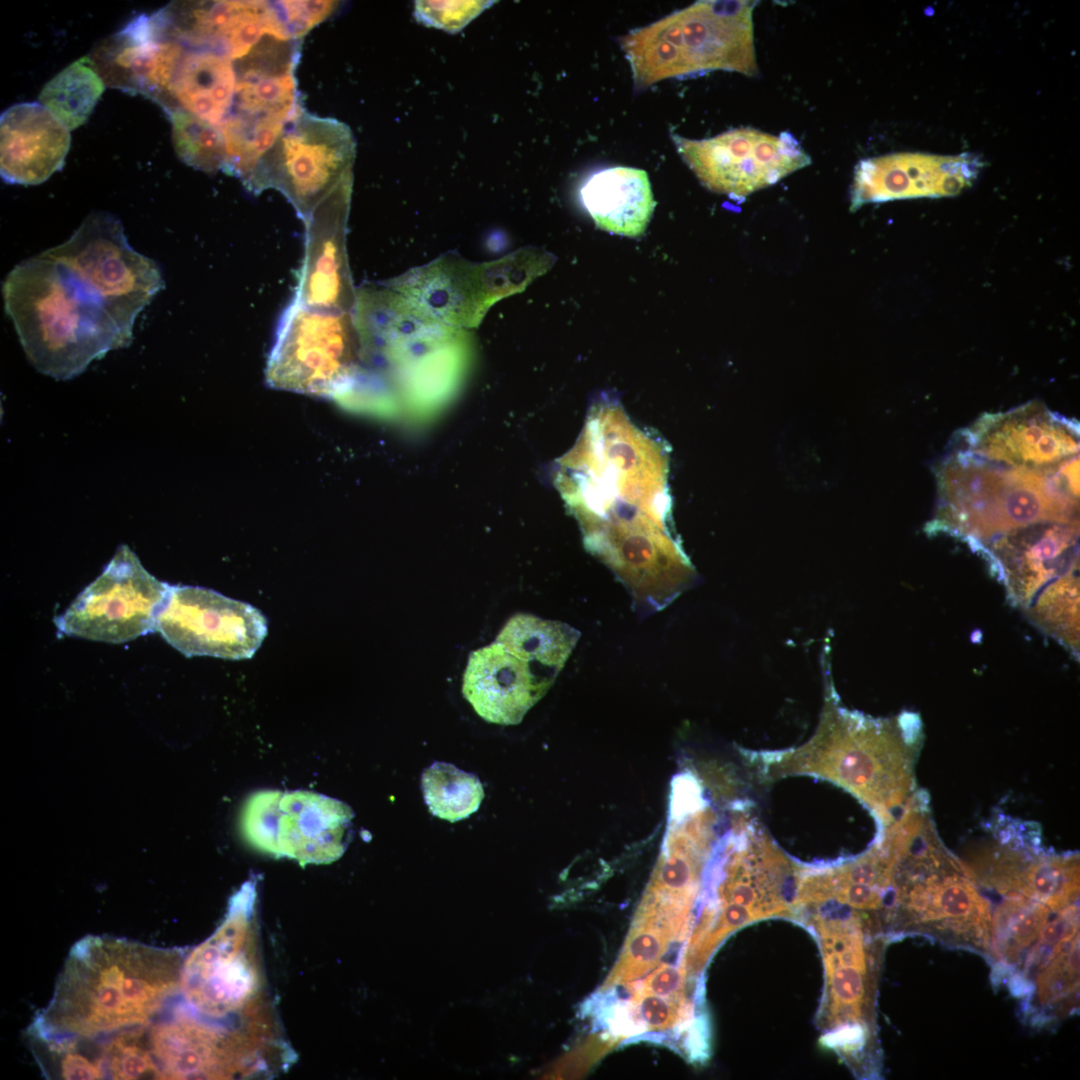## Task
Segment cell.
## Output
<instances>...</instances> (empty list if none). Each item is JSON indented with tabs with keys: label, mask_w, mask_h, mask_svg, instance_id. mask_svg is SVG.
Returning a JSON list of instances; mask_svg holds the SVG:
<instances>
[{
	"label": "cell",
	"mask_w": 1080,
	"mask_h": 1080,
	"mask_svg": "<svg viewBox=\"0 0 1080 1080\" xmlns=\"http://www.w3.org/2000/svg\"><path fill=\"white\" fill-rule=\"evenodd\" d=\"M163 288L158 264L130 246L120 220L93 212L67 241L16 265L2 292L28 360L67 380L127 347L138 314Z\"/></svg>",
	"instance_id": "6da1fadb"
},
{
	"label": "cell",
	"mask_w": 1080,
	"mask_h": 1080,
	"mask_svg": "<svg viewBox=\"0 0 1080 1080\" xmlns=\"http://www.w3.org/2000/svg\"><path fill=\"white\" fill-rule=\"evenodd\" d=\"M668 455L662 437L601 395L560 460L556 485L586 546L618 570L657 573L671 563Z\"/></svg>",
	"instance_id": "7a4b0ae2"
},
{
	"label": "cell",
	"mask_w": 1080,
	"mask_h": 1080,
	"mask_svg": "<svg viewBox=\"0 0 1080 1080\" xmlns=\"http://www.w3.org/2000/svg\"><path fill=\"white\" fill-rule=\"evenodd\" d=\"M184 953L111 936L70 950L31 1031L45 1045H78L146 1027L179 993Z\"/></svg>",
	"instance_id": "3957f363"
},
{
	"label": "cell",
	"mask_w": 1080,
	"mask_h": 1080,
	"mask_svg": "<svg viewBox=\"0 0 1080 1080\" xmlns=\"http://www.w3.org/2000/svg\"><path fill=\"white\" fill-rule=\"evenodd\" d=\"M937 506L927 529L961 536L976 549L1038 522H1077L1079 456L1038 471L1001 466L954 449L935 468Z\"/></svg>",
	"instance_id": "277c9868"
},
{
	"label": "cell",
	"mask_w": 1080,
	"mask_h": 1080,
	"mask_svg": "<svg viewBox=\"0 0 1080 1080\" xmlns=\"http://www.w3.org/2000/svg\"><path fill=\"white\" fill-rule=\"evenodd\" d=\"M353 315L368 377L392 405L458 385L471 351L465 329L427 316L387 285L357 290Z\"/></svg>",
	"instance_id": "5b68a950"
},
{
	"label": "cell",
	"mask_w": 1080,
	"mask_h": 1080,
	"mask_svg": "<svg viewBox=\"0 0 1080 1080\" xmlns=\"http://www.w3.org/2000/svg\"><path fill=\"white\" fill-rule=\"evenodd\" d=\"M709 861V900L685 960L694 973L736 929L797 909L801 871L745 818L718 838Z\"/></svg>",
	"instance_id": "8992f818"
},
{
	"label": "cell",
	"mask_w": 1080,
	"mask_h": 1080,
	"mask_svg": "<svg viewBox=\"0 0 1080 1080\" xmlns=\"http://www.w3.org/2000/svg\"><path fill=\"white\" fill-rule=\"evenodd\" d=\"M756 1H697L619 39L635 90L673 77L724 70L758 75Z\"/></svg>",
	"instance_id": "52a82bcc"
},
{
	"label": "cell",
	"mask_w": 1080,
	"mask_h": 1080,
	"mask_svg": "<svg viewBox=\"0 0 1080 1080\" xmlns=\"http://www.w3.org/2000/svg\"><path fill=\"white\" fill-rule=\"evenodd\" d=\"M896 726L859 722L845 731L821 734L807 745L781 754L770 775L809 774L828 779L859 798L889 824L912 795L921 723L907 715Z\"/></svg>",
	"instance_id": "ba28073f"
},
{
	"label": "cell",
	"mask_w": 1080,
	"mask_h": 1080,
	"mask_svg": "<svg viewBox=\"0 0 1080 1080\" xmlns=\"http://www.w3.org/2000/svg\"><path fill=\"white\" fill-rule=\"evenodd\" d=\"M361 374V342L353 311L319 310L293 299L280 318L267 360V385L345 407Z\"/></svg>",
	"instance_id": "9c48e42d"
},
{
	"label": "cell",
	"mask_w": 1080,
	"mask_h": 1080,
	"mask_svg": "<svg viewBox=\"0 0 1080 1080\" xmlns=\"http://www.w3.org/2000/svg\"><path fill=\"white\" fill-rule=\"evenodd\" d=\"M715 811L698 778L688 771L671 783L661 853L633 924L677 936L688 921L718 840Z\"/></svg>",
	"instance_id": "30bf717a"
},
{
	"label": "cell",
	"mask_w": 1080,
	"mask_h": 1080,
	"mask_svg": "<svg viewBox=\"0 0 1080 1080\" xmlns=\"http://www.w3.org/2000/svg\"><path fill=\"white\" fill-rule=\"evenodd\" d=\"M253 903L245 887L236 894L222 925L184 957L179 988L198 1015L242 1032L229 1021L252 1031L253 1015L263 1006Z\"/></svg>",
	"instance_id": "8fae6325"
},
{
	"label": "cell",
	"mask_w": 1080,
	"mask_h": 1080,
	"mask_svg": "<svg viewBox=\"0 0 1080 1080\" xmlns=\"http://www.w3.org/2000/svg\"><path fill=\"white\" fill-rule=\"evenodd\" d=\"M354 813L344 802L304 790H260L245 801L240 830L257 850L300 865L331 863L351 838Z\"/></svg>",
	"instance_id": "7c38bea8"
},
{
	"label": "cell",
	"mask_w": 1080,
	"mask_h": 1080,
	"mask_svg": "<svg viewBox=\"0 0 1080 1080\" xmlns=\"http://www.w3.org/2000/svg\"><path fill=\"white\" fill-rule=\"evenodd\" d=\"M356 142L351 129L331 117L302 110L262 160L254 194L280 191L304 222L347 176Z\"/></svg>",
	"instance_id": "4fadbf2b"
},
{
	"label": "cell",
	"mask_w": 1080,
	"mask_h": 1080,
	"mask_svg": "<svg viewBox=\"0 0 1080 1080\" xmlns=\"http://www.w3.org/2000/svg\"><path fill=\"white\" fill-rule=\"evenodd\" d=\"M826 966L825 1018L836 1045L856 1061L875 1057L874 1006L878 954L873 936L856 916L814 915ZM875 1059V1058H874Z\"/></svg>",
	"instance_id": "5bb4252c"
},
{
	"label": "cell",
	"mask_w": 1080,
	"mask_h": 1080,
	"mask_svg": "<svg viewBox=\"0 0 1080 1080\" xmlns=\"http://www.w3.org/2000/svg\"><path fill=\"white\" fill-rule=\"evenodd\" d=\"M171 586L120 545L103 572L54 618L58 635L119 644L154 632Z\"/></svg>",
	"instance_id": "9a60e30c"
},
{
	"label": "cell",
	"mask_w": 1080,
	"mask_h": 1080,
	"mask_svg": "<svg viewBox=\"0 0 1080 1080\" xmlns=\"http://www.w3.org/2000/svg\"><path fill=\"white\" fill-rule=\"evenodd\" d=\"M678 153L703 186L734 199L774 185L811 163L790 132L742 127L707 139L672 135Z\"/></svg>",
	"instance_id": "2e32d148"
},
{
	"label": "cell",
	"mask_w": 1080,
	"mask_h": 1080,
	"mask_svg": "<svg viewBox=\"0 0 1080 1080\" xmlns=\"http://www.w3.org/2000/svg\"><path fill=\"white\" fill-rule=\"evenodd\" d=\"M156 631L186 657L251 658L268 632L254 606L199 586L172 585Z\"/></svg>",
	"instance_id": "e0dca14e"
},
{
	"label": "cell",
	"mask_w": 1080,
	"mask_h": 1080,
	"mask_svg": "<svg viewBox=\"0 0 1080 1080\" xmlns=\"http://www.w3.org/2000/svg\"><path fill=\"white\" fill-rule=\"evenodd\" d=\"M953 441L954 449L1001 466L1044 471L1078 455L1079 423L1033 400L983 414Z\"/></svg>",
	"instance_id": "ac0fdd59"
},
{
	"label": "cell",
	"mask_w": 1080,
	"mask_h": 1080,
	"mask_svg": "<svg viewBox=\"0 0 1080 1080\" xmlns=\"http://www.w3.org/2000/svg\"><path fill=\"white\" fill-rule=\"evenodd\" d=\"M247 1035L178 1005L149 1030L147 1043L159 1079H227L255 1072L244 1050ZM251 1039L250 1037H248ZM252 1040V1039H251ZM256 1061V1060H254Z\"/></svg>",
	"instance_id": "d6986e66"
},
{
	"label": "cell",
	"mask_w": 1080,
	"mask_h": 1080,
	"mask_svg": "<svg viewBox=\"0 0 1080 1080\" xmlns=\"http://www.w3.org/2000/svg\"><path fill=\"white\" fill-rule=\"evenodd\" d=\"M386 285L427 316L462 329L477 326L505 298L496 261L474 265L455 256L412 269Z\"/></svg>",
	"instance_id": "ffe728a7"
},
{
	"label": "cell",
	"mask_w": 1080,
	"mask_h": 1080,
	"mask_svg": "<svg viewBox=\"0 0 1080 1080\" xmlns=\"http://www.w3.org/2000/svg\"><path fill=\"white\" fill-rule=\"evenodd\" d=\"M353 174L347 176L303 222L305 255L294 300L319 310L352 311L357 290L353 286L346 231Z\"/></svg>",
	"instance_id": "44dd1931"
},
{
	"label": "cell",
	"mask_w": 1080,
	"mask_h": 1080,
	"mask_svg": "<svg viewBox=\"0 0 1080 1080\" xmlns=\"http://www.w3.org/2000/svg\"><path fill=\"white\" fill-rule=\"evenodd\" d=\"M1078 522L1026 525L978 549L997 566L1012 598L1028 609L1059 580L1078 571Z\"/></svg>",
	"instance_id": "7402d4cb"
},
{
	"label": "cell",
	"mask_w": 1080,
	"mask_h": 1080,
	"mask_svg": "<svg viewBox=\"0 0 1080 1080\" xmlns=\"http://www.w3.org/2000/svg\"><path fill=\"white\" fill-rule=\"evenodd\" d=\"M897 153L861 160L854 171L850 208L895 199L957 194L975 178L972 157Z\"/></svg>",
	"instance_id": "603a6c76"
},
{
	"label": "cell",
	"mask_w": 1080,
	"mask_h": 1080,
	"mask_svg": "<svg viewBox=\"0 0 1080 1080\" xmlns=\"http://www.w3.org/2000/svg\"><path fill=\"white\" fill-rule=\"evenodd\" d=\"M106 86L142 94L159 105L166 96L174 57L153 14H141L100 43L89 56Z\"/></svg>",
	"instance_id": "cb8c5ba5"
},
{
	"label": "cell",
	"mask_w": 1080,
	"mask_h": 1080,
	"mask_svg": "<svg viewBox=\"0 0 1080 1080\" xmlns=\"http://www.w3.org/2000/svg\"><path fill=\"white\" fill-rule=\"evenodd\" d=\"M553 681L509 653L499 642L473 651L463 676L462 693L475 712L490 723L515 725L547 692Z\"/></svg>",
	"instance_id": "d4e9b609"
},
{
	"label": "cell",
	"mask_w": 1080,
	"mask_h": 1080,
	"mask_svg": "<svg viewBox=\"0 0 1080 1080\" xmlns=\"http://www.w3.org/2000/svg\"><path fill=\"white\" fill-rule=\"evenodd\" d=\"M70 130L40 102L17 103L0 117V173L10 184L37 185L62 169Z\"/></svg>",
	"instance_id": "484cf974"
},
{
	"label": "cell",
	"mask_w": 1080,
	"mask_h": 1080,
	"mask_svg": "<svg viewBox=\"0 0 1080 1080\" xmlns=\"http://www.w3.org/2000/svg\"><path fill=\"white\" fill-rule=\"evenodd\" d=\"M579 195L597 228L630 238L643 235L656 205L647 172L632 167L591 174Z\"/></svg>",
	"instance_id": "4316f807"
},
{
	"label": "cell",
	"mask_w": 1080,
	"mask_h": 1080,
	"mask_svg": "<svg viewBox=\"0 0 1080 1080\" xmlns=\"http://www.w3.org/2000/svg\"><path fill=\"white\" fill-rule=\"evenodd\" d=\"M579 636V631L568 624L518 614L506 623L496 642L518 659L528 663L534 671L533 665H537L543 675L554 680L569 658ZM535 673L538 674L536 671Z\"/></svg>",
	"instance_id": "83f0119b"
},
{
	"label": "cell",
	"mask_w": 1080,
	"mask_h": 1080,
	"mask_svg": "<svg viewBox=\"0 0 1080 1080\" xmlns=\"http://www.w3.org/2000/svg\"><path fill=\"white\" fill-rule=\"evenodd\" d=\"M89 56H84L48 81L39 102L69 130L84 124L105 90Z\"/></svg>",
	"instance_id": "f1b7e54d"
},
{
	"label": "cell",
	"mask_w": 1080,
	"mask_h": 1080,
	"mask_svg": "<svg viewBox=\"0 0 1080 1080\" xmlns=\"http://www.w3.org/2000/svg\"><path fill=\"white\" fill-rule=\"evenodd\" d=\"M421 785L432 815L452 823L475 813L484 798L479 778L450 763L434 762L423 772Z\"/></svg>",
	"instance_id": "f546056e"
},
{
	"label": "cell",
	"mask_w": 1080,
	"mask_h": 1080,
	"mask_svg": "<svg viewBox=\"0 0 1080 1080\" xmlns=\"http://www.w3.org/2000/svg\"><path fill=\"white\" fill-rule=\"evenodd\" d=\"M684 981L672 968L662 966L650 974L632 999L636 1018L647 1030L675 1026L683 1015Z\"/></svg>",
	"instance_id": "4dcf8cb0"
},
{
	"label": "cell",
	"mask_w": 1080,
	"mask_h": 1080,
	"mask_svg": "<svg viewBox=\"0 0 1080 1080\" xmlns=\"http://www.w3.org/2000/svg\"><path fill=\"white\" fill-rule=\"evenodd\" d=\"M166 114L172 125L173 146L181 161L206 173L223 169L225 145L219 129L181 109Z\"/></svg>",
	"instance_id": "1f68e13d"
},
{
	"label": "cell",
	"mask_w": 1080,
	"mask_h": 1080,
	"mask_svg": "<svg viewBox=\"0 0 1080 1080\" xmlns=\"http://www.w3.org/2000/svg\"><path fill=\"white\" fill-rule=\"evenodd\" d=\"M144 1028L116 1033L103 1045L99 1059L105 1076L112 1079L156 1078V1066L144 1036Z\"/></svg>",
	"instance_id": "d6a6232c"
},
{
	"label": "cell",
	"mask_w": 1080,
	"mask_h": 1080,
	"mask_svg": "<svg viewBox=\"0 0 1080 1080\" xmlns=\"http://www.w3.org/2000/svg\"><path fill=\"white\" fill-rule=\"evenodd\" d=\"M493 1H416L414 15L425 26L457 33Z\"/></svg>",
	"instance_id": "836d02e7"
},
{
	"label": "cell",
	"mask_w": 1080,
	"mask_h": 1080,
	"mask_svg": "<svg viewBox=\"0 0 1080 1080\" xmlns=\"http://www.w3.org/2000/svg\"><path fill=\"white\" fill-rule=\"evenodd\" d=\"M286 22L297 37H303L327 19L338 7L335 1H276Z\"/></svg>",
	"instance_id": "e575fe53"
},
{
	"label": "cell",
	"mask_w": 1080,
	"mask_h": 1080,
	"mask_svg": "<svg viewBox=\"0 0 1080 1080\" xmlns=\"http://www.w3.org/2000/svg\"><path fill=\"white\" fill-rule=\"evenodd\" d=\"M58 1059L59 1075L64 1079H99L105 1076L99 1058H89L73 1047H47Z\"/></svg>",
	"instance_id": "d590c367"
}]
</instances>
